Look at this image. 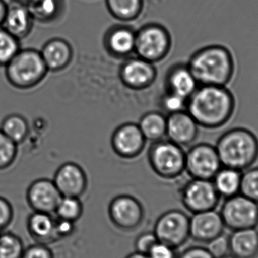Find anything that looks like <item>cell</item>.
I'll use <instances>...</instances> for the list:
<instances>
[{
	"label": "cell",
	"mask_w": 258,
	"mask_h": 258,
	"mask_svg": "<svg viewBox=\"0 0 258 258\" xmlns=\"http://www.w3.org/2000/svg\"><path fill=\"white\" fill-rule=\"evenodd\" d=\"M222 167L215 145L200 143L186 153L185 170L192 178L212 180Z\"/></svg>",
	"instance_id": "cell-8"
},
{
	"label": "cell",
	"mask_w": 258,
	"mask_h": 258,
	"mask_svg": "<svg viewBox=\"0 0 258 258\" xmlns=\"http://www.w3.org/2000/svg\"><path fill=\"white\" fill-rule=\"evenodd\" d=\"M224 229L221 213L215 209L195 213L189 219V236L197 242L207 243L224 233Z\"/></svg>",
	"instance_id": "cell-15"
},
{
	"label": "cell",
	"mask_w": 258,
	"mask_h": 258,
	"mask_svg": "<svg viewBox=\"0 0 258 258\" xmlns=\"http://www.w3.org/2000/svg\"><path fill=\"white\" fill-rule=\"evenodd\" d=\"M21 49L19 39L0 27V68H5Z\"/></svg>",
	"instance_id": "cell-29"
},
{
	"label": "cell",
	"mask_w": 258,
	"mask_h": 258,
	"mask_svg": "<svg viewBox=\"0 0 258 258\" xmlns=\"http://www.w3.org/2000/svg\"><path fill=\"white\" fill-rule=\"evenodd\" d=\"M27 229L34 239L45 241L55 234V222L50 214L34 212L27 220Z\"/></svg>",
	"instance_id": "cell-26"
},
{
	"label": "cell",
	"mask_w": 258,
	"mask_h": 258,
	"mask_svg": "<svg viewBox=\"0 0 258 258\" xmlns=\"http://www.w3.org/2000/svg\"><path fill=\"white\" fill-rule=\"evenodd\" d=\"M230 254L236 258L258 257L257 228L236 230L230 236Z\"/></svg>",
	"instance_id": "cell-21"
},
{
	"label": "cell",
	"mask_w": 258,
	"mask_h": 258,
	"mask_svg": "<svg viewBox=\"0 0 258 258\" xmlns=\"http://www.w3.org/2000/svg\"><path fill=\"white\" fill-rule=\"evenodd\" d=\"M61 3L62 0H32L27 6L33 21L48 24L60 16Z\"/></svg>",
	"instance_id": "cell-25"
},
{
	"label": "cell",
	"mask_w": 258,
	"mask_h": 258,
	"mask_svg": "<svg viewBox=\"0 0 258 258\" xmlns=\"http://www.w3.org/2000/svg\"><path fill=\"white\" fill-rule=\"evenodd\" d=\"M18 156V144L0 130V171L10 168Z\"/></svg>",
	"instance_id": "cell-31"
},
{
	"label": "cell",
	"mask_w": 258,
	"mask_h": 258,
	"mask_svg": "<svg viewBox=\"0 0 258 258\" xmlns=\"http://www.w3.org/2000/svg\"><path fill=\"white\" fill-rule=\"evenodd\" d=\"M217 151L222 166L244 171L258 160V137L251 129L235 127L217 141Z\"/></svg>",
	"instance_id": "cell-3"
},
{
	"label": "cell",
	"mask_w": 258,
	"mask_h": 258,
	"mask_svg": "<svg viewBox=\"0 0 258 258\" xmlns=\"http://www.w3.org/2000/svg\"><path fill=\"white\" fill-rule=\"evenodd\" d=\"M0 130L15 144H20L25 141L29 135L28 122L19 114H11L2 121Z\"/></svg>",
	"instance_id": "cell-28"
},
{
	"label": "cell",
	"mask_w": 258,
	"mask_h": 258,
	"mask_svg": "<svg viewBox=\"0 0 258 258\" xmlns=\"http://www.w3.org/2000/svg\"><path fill=\"white\" fill-rule=\"evenodd\" d=\"M221 198L210 180L192 178L185 185L182 192L183 204L194 214L215 210Z\"/></svg>",
	"instance_id": "cell-9"
},
{
	"label": "cell",
	"mask_w": 258,
	"mask_h": 258,
	"mask_svg": "<svg viewBox=\"0 0 258 258\" xmlns=\"http://www.w3.org/2000/svg\"><path fill=\"white\" fill-rule=\"evenodd\" d=\"M242 171L222 166L212 179L220 197L227 199L240 194Z\"/></svg>",
	"instance_id": "cell-23"
},
{
	"label": "cell",
	"mask_w": 258,
	"mask_h": 258,
	"mask_svg": "<svg viewBox=\"0 0 258 258\" xmlns=\"http://www.w3.org/2000/svg\"><path fill=\"white\" fill-rule=\"evenodd\" d=\"M168 92L177 94L187 100L195 92L199 84L187 64L173 67L166 77Z\"/></svg>",
	"instance_id": "cell-20"
},
{
	"label": "cell",
	"mask_w": 258,
	"mask_h": 258,
	"mask_svg": "<svg viewBox=\"0 0 258 258\" xmlns=\"http://www.w3.org/2000/svg\"><path fill=\"white\" fill-rule=\"evenodd\" d=\"M146 142L147 141L137 124L120 125L112 136L113 150L116 154L125 159H132L141 154Z\"/></svg>",
	"instance_id": "cell-14"
},
{
	"label": "cell",
	"mask_w": 258,
	"mask_h": 258,
	"mask_svg": "<svg viewBox=\"0 0 258 258\" xmlns=\"http://www.w3.org/2000/svg\"><path fill=\"white\" fill-rule=\"evenodd\" d=\"M0 233H1V232H0Z\"/></svg>",
	"instance_id": "cell-46"
},
{
	"label": "cell",
	"mask_w": 258,
	"mask_h": 258,
	"mask_svg": "<svg viewBox=\"0 0 258 258\" xmlns=\"http://www.w3.org/2000/svg\"><path fill=\"white\" fill-rule=\"evenodd\" d=\"M48 70L40 51L34 48H21L5 67L8 83L19 90H29L40 84Z\"/></svg>",
	"instance_id": "cell-4"
},
{
	"label": "cell",
	"mask_w": 258,
	"mask_h": 258,
	"mask_svg": "<svg viewBox=\"0 0 258 258\" xmlns=\"http://www.w3.org/2000/svg\"><path fill=\"white\" fill-rule=\"evenodd\" d=\"M119 77L129 89L140 90L153 84L156 78V70L153 63L138 57L128 59L123 63Z\"/></svg>",
	"instance_id": "cell-12"
},
{
	"label": "cell",
	"mask_w": 258,
	"mask_h": 258,
	"mask_svg": "<svg viewBox=\"0 0 258 258\" xmlns=\"http://www.w3.org/2000/svg\"><path fill=\"white\" fill-rule=\"evenodd\" d=\"M13 219V208L9 200L0 197V232L4 230Z\"/></svg>",
	"instance_id": "cell-36"
},
{
	"label": "cell",
	"mask_w": 258,
	"mask_h": 258,
	"mask_svg": "<svg viewBox=\"0 0 258 258\" xmlns=\"http://www.w3.org/2000/svg\"><path fill=\"white\" fill-rule=\"evenodd\" d=\"M199 125L186 110L168 115L166 135L180 147L190 145L199 135Z\"/></svg>",
	"instance_id": "cell-16"
},
{
	"label": "cell",
	"mask_w": 258,
	"mask_h": 258,
	"mask_svg": "<svg viewBox=\"0 0 258 258\" xmlns=\"http://www.w3.org/2000/svg\"><path fill=\"white\" fill-rule=\"evenodd\" d=\"M180 258H214L206 248L194 247L188 248L181 254Z\"/></svg>",
	"instance_id": "cell-40"
},
{
	"label": "cell",
	"mask_w": 258,
	"mask_h": 258,
	"mask_svg": "<svg viewBox=\"0 0 258 258\" xmlns=\"http://www.w3.org/2000/svg\"><path fill=\"white\" fill-rule=\"evenodd\" d=\"M236 109V97L227 86L199 85L186 101V111L199 126L207 129L225 126Z\"/></svg>",
	"instance_id": "cell-1"
},
{
	"label": "cell",
	"mask_w": 258,
	"mask_h": 258,
	"mask_svg": "<svg viewBox=\"0 0 258 258\" xmlns=\"http://www.w3.org/2000/svg\"><path fill=\"white\" fill-rule=\"evenodd\" d=\"M24 249L18 236L11 233H0V258H21Z\"/></svg>",
	"instance_id": "cell-30"
},
{
	"label": "cell",
	"mask_w": 258,
	"mask_h": 258,
	"mask_svg": "<svg viewBox=\"0 0 258 258\" xmlns=\"http://www.w3.org/2000/svg\"><path fill=\"white\" fill-rule=\"evenodd\" d=\"M8 6H9V3H6L5 0H0V27L3 25V21L6 18Z\"/></svg>",
	"instance_id": "cell-42"
},
{
	"label": "cell",
	"mask_w": 258,
	"mask_h": 258,
	"mask_svg": "<svg viewBox=\"0 0 258 258\" xmlns=\"http://www.w3.org/2000/svg\"><path fill=\"white\" fill-rule=\"evenodd\" d=\"M158 241L169 246L178 247L189 236V218L180 211H170L158 219L155 228Z\"/></svg>",
	"instance_id": "cell-10"
},
{
	"label": "cell",
	"mask_w": 258,
	"mask_h": 258,
	"mask_svg": "<svg viewBox=\"0 0 258 258\" xmlns=\"http://www.w3.org/2000/svg\"><path fill=\"white\" fill-rule=\"evenodd\" d=\"M14 1L19 2V3H24V4L27 5V3L31 2L32 0H14Z\"/></svg>",
	"instance_id": "cell-44"
},
{
	"label": "cell",
	"mask_w": 258,
	"mask_h": 258,
	"mask_svg": "<svg viewBox=\"0 0 258 258\" xmlns=\"http://www.w3.org/2000/svg\"><path fill=\"white\" fill-rule=\"evenodd\" d=\"M21 258H52V254L46 247L33 245L24 249Z\"/></svg>",
	"instance_id": "cell-39"
},
{
	"label": "cell",
	"mask_w": 258,
	"mask_h": 258,
	"mask_svg": "<svg viewBox=\"0 0 258 258\" xmlns=\"http://www.w3.org/2000/svg\"><path fill=\"white\" fill-rule=\"evenodd\" d=\"M158 241L155 233H147L139 236L136 242L137 251L141 254L148 255L149 252Z\"/></svg>",
	"instance_id": "cell-37"
},
{
	"label": "cell",
	"mask_w": 258,
	"mask_h": 258,
	"mask_svg": "<svg viewBox=\"0 0 258 258\" xmlns=\"http://www.w3.org/2000/svg\"><path fill=\"white\" fill-rule=\"evenodd\" d=\"M33 22L34 21L27 5L12 0L8 6L6 18L2 27L21 40L27 37L31 33Z\"/></svg>",
	"instance_id": "cell-18"
},
{
	"label": "cell",
	"mask_w": 258,
	"mask_h": 258,
	"mask_svg": "<svg viewBox=\"0 0 258 258\" xmlns=\"http://www.w3.org/2000/svg\"><path fill=\"white\" fill-rule=\"evenodd\" d=\"M150 258H175L174 248L166 244L158 242L148 254Z\"/></svg>",
	"instance_id": "cell-38"
},
{
	"label": "cell",
	"mask_w": 258,
	"mask_h": 258,
	"mask_svg": "<svg viewBox=\"0 0 258 258\" xmlns=\"http://www.w3.org/2000/svg\"><path fill=\"white\" fill-rule=\"evenodd\" d=\"M61 198L62 195L54 181L49 179L34 180L27 191V203L34 212L48 214L55 212Z\"/></svg>",
	"instance_id": "cell-11"
},
{
	"label": "cell",
	"mask_w": 258,
	"mask_h": 258,
	"mask_svg": "<svg viewBox=\"0 0 258 258\" xmlns=\"http://www.w3.org/2000/svg\"><path fill=\"white\" fill-rule=\"evenodd\" d=\"M221 258H236V257H234V256L232 255L231 254H227V255L224 256V257H222Z\"/></svg>",
	"instance_id": "cell-45"
},
{
	"label": "cell",
	"mask_w": 258,
	"mask_h": 258,
	"mask_svg": "<svg viewBox=\"0 0 258 258\" xmlns=\"http://www.w3.org/2000/svg\"><path fill=\"white\" fill-rule=\"evenodd\" d=\"M186 101L187 100L177 94L167 92L161 100V107L164 112L168 113V115L172 114L177 112L186 110Z\"/></svg>",
	"instance_id": "cell-34"
},
{
	"label": "cell",
	"mask_w": 258,
	"mask_h": 258,
	"mask_svg": "<svg viewBox=\"0 0 258 258\" xmlns=\"http://www.w3.org/2000/svg\"><path fill=\"white\" fill-rule=\"evenodd\" d=\"M82 205L77 197H62L55 212L60 219L74 221L80 217Z\"/></svg>",
	"instance_id": "cell-32"
},
{
	"label": "cell",
	"mask_w": 258,
	"mask_h": 258,
	"mask_svg": "<svg viewBox=\"0 0 258 258\" xmlns=\"http://www.w3.org/2000/svg\"><path fill=\"white\" fill-rule=\"evenodd\" d=\"M48 71L57 72L69 66L72 61V47L64 39L54 38L48 41L40 51Z\"/></svg>",
	"instance_id": "cell-19"
},
{
	"label": "cell",
	"mask_w": 258,
	"mask_h": 258,
	"mask_svg": "<svg viewBox=\"0 0 258 258\" xmlns=\"http://www.w3.org/2000/svg\"><path fill=\"white\" fill-rule=\"evenodd\" d=\"M206 244V249L214 258H221L230 254V236L224 233Z\"/></svg>",
	"instance_id": "cell-35"
},
{
	"label": "cell",
	"mask_w": 258,
	"mask_h": 258,
	"mask_svg": "<svg viewBox=\"0 0 258 258\" xmlns=\"http://www.w3.org/2000/svg\"><path fill=\"white\" fill-rule=\"evenodd\" d=\"M72 224L71 221L68 220L60 219L58 223H55L56 233L61 235H67L71 233L72 230Z\"/></svg>",
	"instance_id": "cell-41"
},
{
	"label": "cell",
	"mask_w": 258,
	"mask_h": 258,
	"mask_svg": "<svg viewBox=\"0 0 258 258\" xmlns=\"http://www.w3.org/2000/svg\"><path fill=\"white\" fill-rule=\"evenodd\" d=\"M127 258H150L148 257V255H146V254H141V253H135V254H132V255L129 256V257Z\"/></svg>",
	"instance_id": "cell-43"
},
{
	"label": "cell",
	"mask_w": 258,
	"mask_h": 258,
	"mask_svg": "<svg viewBox=\"0 0 258 258\" xmlns=\"http://www.w3.org/2000/svg\"><path fill=\"white\" fill-rule=\"evenodd\" d=\"M187 65L199 85L227 86L236 74L234 55L230 48L221 44L197 50Z\"/></svg>",
	"instance_id": "cell-2"
},
{
	"label": "cell",
	"mask_w": 258,
	"mask_h": 258,
	"mask_svg": "<svg viewBox=\"0 0 258 258\" xmlns=\"http://www.w3.org/2000/svg\"><path fill=\"white\" fill-rule=\"evenodd\" d=\"M146 141H156L163 139L166 135L167 117L159 112L146 113L138 124Z\"/></svg>",
	"instance_id": "cell-24"
},
{
	"label": "cell",
	"mask_w": 258,
	"mask_h": 258,
	"mask_svg": "<svg viewBox=\"0 0 258 258\" xmlns=\"http://www.w3.org/2000/svg\"><path fill=\"white\" fill-rule=\"evenodd\" d=\"M220 213L232 232L258 227V203L242 194L225 199Z\"/></svg>",
	"instance_id": "cell-6"
},
{
	"label": "cell",
	"mask_w": 258,
	"mask_h": 258,
	"mask_svg": "<svg viewBox=\"0 0 258 258\" xmlns=\"http://www.w3.org/2000/svg\"><path fill=\"white\" fill-rule=\"evenodd\" d=\"M240 194L258 203V166L242 171Z\"/></svg>",
	"instance_id": "cell-33"
},
{
	"label": "cell",
	"mask_w": 258,
	"mask_h": 258,
	"mask_svg": "<svg viewBox=\"0 0 258 258\" xmlns=\"http://www.w3.org/2000/svg\"><path fill=\"white\" fill-rule=\"evenodd\" d=\"M136 33L127 27H117L110 30L106 37V46L116 57H126L135 51Z\"/></svg>",
	"instance_id": "cell-22"
},
{
	"label": "cell",
	"mask_w": 258,
	"mask_h": 258,
	"mask_svg": "<svg viewBox=\"0 0 258 258\" xmlns=\"http://www.w3.org/2000/svg\"><path fill=\"white\" fill-rule=\"evenodd\" d=\"M112 220L122 228H133L142 218L143 211L139 202L130 196L122 195L112 201L110 207Z\"/></svg>",
	"instance_id": "cell-17"
},
{
	"label": "cell",
	"mask_w": 258,
	"mask_h": 258,
	"mask_svg": "<svg viewBox=\"0 0 258 258\" xmlns=\"http://www.w3.org/2000/svg\"><path fill=\"white\" fill-rule=\"evenodd\" d=\"M171 44L166 29L158 24H148L136 33L135 52L138 57L154 63L166 57Z\"/></svg>",
	"instance_id": "cell-7"
},
{
	"label": "cell",
	"mask_w": 258,
	"mask_h": 258,
	"mask_svg": "<svg viewBox=\"0 0 258 258\" xmlns=\"http://www.w3.org/2000/svg\"><path fill=\"white\" fill-rule=\"evenodd\" d=\"M53 181L62 197L79 198L87 187L86 172L74 162H67L60 165L54 174Z\"/></svg>",
	"instance_id": "cell-13"
},
{
	"label": "cell",
	"mask_w": 258,
	"mask_h": 258,
	"mask_svg": "<svg viewBox=\"0 0 258 258\" xmlns=\"http://www.w3.org/2000/svg\"><path fill=\"white\" fill-rule=\"evenodd\" d=\"M106 5L116 19L130 21L136 19L141 13L143 0H106Z\"/></svg>",
	"instance_id": "cell-27"
},
{
	"label": "cell",
	"mask_w": 258,
	"mask_h": 258,
	"mask_svg": "<svg viewBox=\"0 0 258 258\" xmlns=\"http://www.w3.org/2000/svg\"><path fill=\"white\" fill-rule=\"evenodd\" d=\"M148 157L150 166L162 178H175L185 171L186 153L183 147L170 140L153 143Z\"/></svg>",
	"instance_id": "cell-5"
}]
</instances>
